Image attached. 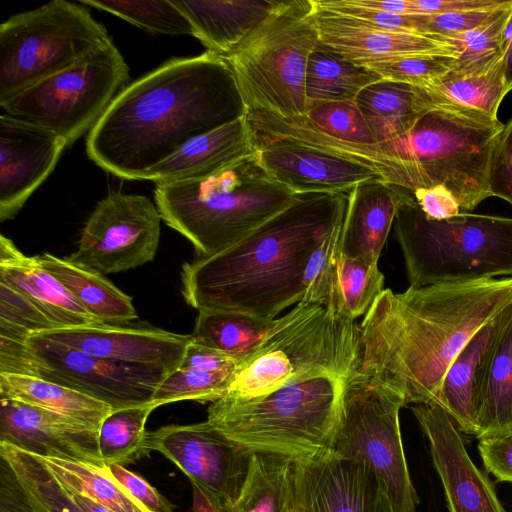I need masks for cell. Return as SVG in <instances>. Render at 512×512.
I'll return each mask as SVG.
<instances>
[{"instance_id":"cell-60","label":"cell","mask_w":512,"mask_h":512,"mask_svg":"<svg viewBox=\"0 0 512 512\" xmlns=\"http://www.w3.org/2000/svg\"><path fill=\"white\" fill-rule=\"evenodd\" d=\"M496 148L506 152H512V119L505 125Z\"/></svg>"},{"instance_id":"cell-11","label":"cell","mask_w":512,"mask_h":512,"mask_svg":"<svg viewBox=\"0 0 512 512\" xmlns=\"http://www.w3.org/2000/svg\"><path fill=\"white\" fill-rule=\"evenodd\" d=\"M81 3L52 0L0 25V103L112 43Z\"/></svg>"},{"instance_id":"cell-1","label":"cell","mask_w":512,"mask_h":512,"mask_svg":"<svg viewBox=\"0 0 512 512\" xmlns=\"http://www.w3.org/2000/svg\"><path fill=\"white\" fill-rule=\"evenodd\" d=\"M512 303V277L383 289L360 329L359 371L408 404H435L458 353Z\"/></svg>"},{"instance_id":"cell-35","label":"cell","mask_w":512,"mask_h":512,"mask_svg":"<svg viewBox=\"0 0 512 512\" xmlns=\"http://www.w3.org/2000/svg\"><path fill=\"white\" fill-rule=\"evenodd\" d=\"M507 433H512V306L491 360L475 436Z\"/></svg>"},{"instance_id":"cell-25","label":"cell","mask_w":512,"mask_h":512,"mask_svg":"<svg viewBox=\"0 0 512 512\" xmlns=\"http://www.w3.org/2000/svg\"><path fill=\"white\" fill-rule=\"evenodd\" d=\"M402 193L403 188L380 180L361 183L348 193L340 235L345 255L378 265Z\"/></svg>"},{"instance_id":"cell-43","label":"cell","mask_w":512,"mask_h":512,"mask_svg":"<svg viewBox=\"0 0 512 512\" xmlns=\"http://www.w3.org/2000/svg\"><path fill=\"white\" fill-rule=\"evenodd\" d=\"M306 116L320 130L335 138L358 144H377L356 99L315 103Z\"/></svg>"},{"instance_id":"cell-50","label":"cell","mask_w":512,"mask_h":512,"mask_svg":"<svg viewBox=\"0 0 512 512\" xmlns=\"http://www.w3.org/2000/svg\"><path fill=\"white\" fill-rule=\"evenodd\" d=\"M241 360L192 340L180 366L210 373H233Z\"/></svg>"},{"instance_id":"cell-30","label":"cell","mask_w":512,"mask_h":512,"mask_svg":"<svg viewBox=\"0 0 512 512\" xmlns=\"http://www.w3.org/2000/svg\"><path fill=\"white\" fill-rule=\"evenodd\" d=\"M356 102L379 145L405 137L428 109L417 87L384 79L363 89Z\"/></svg>"},{"instance_id":"cell-18","label":"cell","mask_w":512,"mask_h":512,"mask_svg":"<svg viewBox=\"0 0 512 512\" xmlns=\"http://www.w3.org/2000/svg\"><path fill=\"white\" fill-rule=\"evenodd\" d=\"M342 222L311 256L305 272L302 301L320 305L336 317L356 321L366 314L382 292L384 275L378 265L342 252Z\"/></svg>"},{"instance_id":"cell-27","label":"cell","mask_w":512,"mask_h":512,"mask_svg":"<svg viewBox=\"0 0 512 512\" xmlns=\"http://www.w3.org/2000/svg\"><path fill=\"white\" fill-rule=\"evenodd\" d=\"M0 283L17 290L61 327L102 325L38 262L0 236Z\"/></svg>"},{"instance_id":"cell-42","label":"cell","mask_w":512,"mask_h":512,"mask_svg":"<svg viewBox=\"0 0 512 512\" xmlns=\"http://www.w3.org/2000/svg\"><path fill=\"white\" fill-rule=\"evenodd\" d=\"M233 373H210L179 366L156 388L151 403L159 406L183 400L215 402L227 391Z\"/></svg>"},{"instance_id":"cell-8","label":"cell","mask_w":512,"mask_h":512,"mask_svg":"<svg viewBox=\"0 0 512 512\" xmlns=\"http://www.w3.org/2000/svg\"><path fill=\"white\" fill-rule=\"evenodd\" d=\"M403 138L381 145L399 158L409 188L445 186L464 213L491 197L489 173L503 125L481 112L429 104Z\"/></svg>"},{"instance_id":"cell-54","label":"cell","mask_w":512,"mask_h":512,"mask_svg":"<svg viewBox=\"0 0 512 512\" xmlns=\"http://www.w3.org/2000/svg\"><path fill=\"white\" fill-rule=\"evenodd\" d=\"M422 15H436L478 9L495 8L509 0H413Z\"/></svg>"},{"instance_id":"cell-47","label":"cell","mask_w":512,"mask_h":512,"mask_svg":"<svg viewBox=\"0 0 512 512\" xmlns=\"http://www.w3.org/2000/svg\"><path fill=\"white\" fill-rule=\"evenodd\" d=\"M509 2L510 0L505 5ZM505 5L488 9L428 15L427 36L438 39L466 33L485 23L496 10Z\"/></svg>"},{"instance_id":"cell-49","label":"cell","mask_w":512,"mask_h":512,"mask_svg":"<svg viewBox=\"0 0 512 512\" xmlns=\"http://www.w3.org/2000/svg\"><path fill=\"white\" fill-rule=\"evenodd\" d=\"M478 449L487 471L512 483V433L480 439Z\"/></svg>"},{"instance_id":"cell-48","label":"cell","mask_w":512,"mask_h":512,"mask_svg":"<svg viewBox=\"0 0 512 512\" xmlns=\"http://www.w3.org/2000/svg\"><path fill=\"white\" fill-rule=\"evenodd\" d=\"M113 477L149 512H174L172 504L140 475L123 465H107Z\"/></svg>"},{"instance_id":"cell-14","label":"cell","mask_w":512,"mask_h":512,"mask_svg":"<svg viewBox=\"0 0 512 512\" xmlns=\"http://www.w3.org/2000/svg\"><path fill=\"white\" fill-rule=\"evenodd\" d=\"M403 401L369 384L360 371L344 400L333 451L375 476L393 512H416L419 503L402 444L399 411Z\"/></svg>"},{"instance_id":"cell-36","label":"cell","mask_w":512,"mask_h":512,"mask_svg":"<svg viewBox=\"0 0 512 512\" xmlns=\"http://www.w3.org/2000/svg\"><path fill=\"white\" fill-rule=\"evenodd\" d=\"M33 455L70 493L88 497L114 512H149L113 477L107 465Z\"/></svg>"},{"instance_id":"cell-28","label":"cell","mask_w":512,"mask_h":512,"mask_svg":"<svg viewBox=\"0 0 512 512\" xmlns=\"http://www.w3.org/2000/svg\"><path fill=\"white\" fill-rule=\"evenodd\" d=\"M171 1L207 51L225 58L266 19L278 0Z\"/></svg>"},{"instance_id":"cell-13","label":"cell","mask_w":512,"mask_h":512,"mask_svg":"<svg viewBox=\"0 0 512 512\" xmlns=\"http://www.w3.org/2000/svg\"><path fill=\"white\" fill-rule=\"evenodd\" d=\"M169 372L163 367L105 360L36 334L23 340L0 337V373L50 381L102 401L113 410L151 403Z\"/></svg>"},{"instance_id":"cell-32","label":"cell","mask_w":512,"mask_h":512,"mask_svg":"<svg viewBox=\"0 0 512 512\" xmlns=\"http://www.w3.org/2000/svg\"><path fill=\"white\" fill-rule=\"evenodd\" d=\"M286 319L287 314L265 320L237 312L200 310L191 337L198 344L243 359Z\"/></svg>"},{"instance_id":"cell-33","label":"cell","mask_w":512,"mask_h":512,"mask_svg":"<svg viewBox=\"0 0 512 512\" xmlns=\"http://www.w3.org/2000/svg\"><path fill=\"white\" fill-rule=\"evenodd\" d=\"M426 105L447 104L481 112L498 119L499 106L508 93L503 59L492 69L479 74L442 78L418 87Z\"/></svg>"},{"instance_id":"cell-5","label":"cell","mask_w":512,"mask_h":512,"mask_svg":"<svg viewBox=\"0 0 512 512\" xmlns=\"http://www.w3.org/2000/svg\"><path fill=\"white\" fill-rule=\"evenodd\" d=\"M358 374L307 378L248 400L220 398L209 406L207 421L254 453L316 458L333 450L345 396Z\"/></svg>"},{"instance_id":"cell-53","label":"cell","mask_w":512,"mask_h":512,"mask_svg":"<svg viewBox=\"0 0 512 512\" xmlns=\"http://www.w3.org/2000/svg\"><path fill=\"white\" fill-rule=\"evenodd\" d=\"M489 190L491 196L499 197L512 206V152L497 149L489 173Z\"/></svg>"},{"instance_id":"cell-20","label":"cell","mask_w":512,"mask_h":512,"mask_svg":"<svg viewBox=\"0 0 512 512\" xmlns=\"http://www.w3.org/2000/svg\"><path fill=\"white\" fill-rule=\"evenodd\" d=\"M66 142L53 131L0 115V221L12 219L54 170Z\"/></svg>"},{"instance_id":"cell-37","label":"cell","mask_w":512,"mask_h":512,"mask_svg":"<svg viewBox=\"0 0 512 512\" xmlns=\"http://www.w3.org/2000/svg\"><path fill=\"white\" fill-rule=\"evenodd\" d=\"M294 461L254 453L243 490L227 512H292Z\"/></svg>"},{"instance_id":"cell-15","label":"cell","mask_w":512,"mask_h":512,"mask_svg":"<svg viewBox=\"0 0 512 512\" xmlns=\"http://www.w3.org/2000/svg\"><path fill=\"white\" fill-rule=\"evenodd\" d=\"M161 219L148 197L111 192L90 214L68 258L104 275L143 266L156 255Z\"/></svg>"},{"instance_id":"cell-39","label":"cell","mask_w":512,"mask_h":512,"mask_svg":"<svg viewBox=\"0 0 512 512\" xmlns=\"http://www.w3.org/2000/svg\"><path fill=\"white\" fill-rule=\"evenodd\" d=\"M0 457L15 473L35 512H80L68 492L32 453L0 441Z\"/></svg>"},{"instance_id":"cell-38","label":"cell","mask_w":512,"mask_h":512,"mask_svg":"<svg viewBox=\"0 0 512 512\" xmlns=\"http://www.w3.org/2000/svg\"><path fill=\"white\" fill-rule=\"evenodd\" d=\"M512 11V0L479 27L436 40L456 47L459 56L449 72L456 76L484 73L503 59V32Z\"/></svg>"},{"instance_id":"cell-59","label":"cell","mask_w":512,"mask_h":512,"mask_svg":"<svg viewBox=\"0 0 512 512\" xmlns=\"http://www.w3.org/2000/svg\"><path fill=\"white\" fill-rule=\"evenodd\" d=\"M370 512H393L385 492L378 486Z\"/></svg>"},{"instance_id":"cell-29","label":"cell","mask_w":512,"mask_h":512,"mask_svg":"<svg viewBox=\"0 0 512 512\" xmlns=\"http://www.w3.org/2000/svg\"><path fill=\"white\" fill-rule=\"evenodd\" d=\"M40 265L51 273L96 319L105 324H126L137 319L132 298L104 274L50 253L37 255Z\"/></svg>"},{"instance_id":"cell-17","label":"cell","mask_w":512,"mask_h":512,"mask_svg":"<svg viewBox=\"0 0 512 512\" xmlns=\"http://www.w3.org/2000/svg\"><path fill=\"white\" fill-rule=\"evenodd\" d=\"M411 411L429 441L449 512H507L489 477L471 460L451 417L437 404H415Z\"/></svg>"},{"instance_id":"cell-34","label":"cell","mask_w":512,"mask_h":512,"mask_svg":"<svg viewBox=\"0 0 512 512\" xmlns=\"http://www.w3.org/2000/svg\"><path fill=\"white\" fill-rule=\"evenodd\" d=\"M382 78L367 69L319 45L310 55L305 78L308 106L356 99L369 85Z\"/></svg>"},{"instance_id":"cell-23","label":"cell","mask_w":512,"mask_h":512,"mask_svg":"<svg viewBox=\"0 0 512 512\" xmlns=\"http://www.w3.org/2000/svg\"><path fill=\"white\" fill-rule=\"evenodd\" d=\"M315 21L320 45L363 67L423 55L459 56L456 47L449 43L369 27L316 5Z\"/></svg>"},{"instance_id":"cell-24","label":"cell","mask_w":512,"mask_h":512,"mask_svg":"<svg viewBox=\"0 0 512 512\" xmlns=\"http://www.w3.org/2000/svg\"><path fill=\"white\" fill-rule=\"evenodd\" d=\"M512 303L484 324L458 353L441 382L436 403L467 434L476 433L491 360Z\"/></svg>"},{"instance_id":"cell-6","label":"cell","mask_w":512,"mask_h":512,"mask_svg":"<svg viewBox=\"0 0 512 512\" xmlns=\"http://www.w3.org/2000/svg\"><path fill=\"white\" fill-rule=\"evenodd\" d=\"M246 119L260 163L296 194L349 193L374 180L408 189L402 161L379 144L330 136L306 114L284 117L249 109Z\"/></svg>"},{"instance_id":"cell-40","label":"cell","mask_w":512,"mask_h":512,"mask_svg":"<svg viewBox=\"0 0 512 512\" xmlns=\"http://www.w3.org/2000/svg\"><path fill=\"white\" fill-rule=\"evenodd\" d=\"M156 407L152 403L113 410L98 433L101 457L107 464H129L146 456L145 428Z\"/></svg>"},{"instance_id":"cell-58","label":"cell","mask_w":512,"mask_h":512,"mask_svg":"<svg viewBox=\"0 0 512 512\" xmlns=\"http://www.w3.org/2000/svg\"><path fill=\"white\" fill-rule=\"evenodd\" d=\"M68 492V491H67ZM72 501L75 503L80 512H114L108 507L79 494L70 493Z\"/></svg>"},{"instance_id":"cell-46","label":"cell","mask_w":512,"mask_h":512,"mask_svg":"<svg viewBox=\"0 0 512 512\" xmlns=\"http://www.w3.org/2000/svg\"><path fill=\"white\" fill-rule=\"evenodd\" d=\"M456 57L448 55H423L402 58L366 67L382 79L423 87L449 73Z\"/></svg>"},{"instance_id":"cell-56","label":"cell","mask_w":512,"mask_h":512,"mask_svg":"<svg viewBox=\"0 0 512 512\" xmlns=\"http://www.w3.org/2000/svg\"><path fill=\"white\" fill-rule=\"evenodd\" d=\"M192 486V505L187 512H227L223 507L209 497L198 485Z\"/></svg>"},{"instance_id":"cell-51","label":"cell","mask_w":512,"mask_h":512,"mask_svg":"<svg viewBox=\"0 0 512 512\" xmlns=\"http://www.w3.org/2000/svg\"><path fill=\"white\" fill-rule=\"evenodd\" d=\"M412 195L420 209L430 219L443 220L461 213L457 199L443 185L418 188Z\"/></svg>"},{"instance_id":"cell-44","label":"cell","mask_w":512,"mask_h":512,"mask_svg":"<svg viewBox=\"0 0 512 512\" xmlns=\"http://www.w3.org/2000/svg\"><path fill=\"white\" fill-rule=\"evenodd\" d=\"M56 328L60 327L31 300L0 283V337L23 340Z\"/></svg>"},{"instance_id":"cell-4","label":"cell","mask_w":512,"mask_h":512,"mask_svg":"<svg viewBox=\"0 0 512 512\" xmlns=\"http://www.w3.org/2000/svg\"><path fill=\"white\" fill-rule=\"evenodd\" d=\"M296 195L266 171L256 150L211 176L159 183L154 191L162 220L190 241L194 259L235 245Z\"/></svg>"},{"instance_id":"cell-19","label":"cell","mask_w":512,"mask_h":512,"mask_svg":"<svg viewBox=\"0 0 512 512\" xmlns=\"http://www.w3.org/2000/svg\"><path fill=\"white\" fill-rule=\"evenodd\" d=\"M36 335L105 360L169 371L181 365L192 341L191 334H177L147 323L61 327Z\"/></svg>"},{"instance_id":"cell-12","label":"cell","mask_w":512,"mask_h":512,"mask_svg":"<svg viewBox=\"0 0 512 512\" xmlns=\"http://www.w3.org/2000/svg\"><path fill=\"white\" fill-rule=\"evenodd\" d=\"M129 79V67L112 43L0 103L2 113L59 135L73 144L98 123Z\"/></svg>"},{"instance_id":"cell-31","label":"cell","mask_w":512,"mask_h":512,"mask_svg":"<svg viewBox=\"0 0 512 512\" xmlns=\"http://www.w3.org/2000/svg\"><path fill=\"white\" fill-rule=\"evenodd\" d=\"M0 397L56 413L99 430L113 408L68 387L28 375L0 373Z\"/></svg>"},{"instance_id":"cell-2","label":"cell","mask_w":512,"mask_h":512,"mask_svg":"<svg viewBox=\"0 0 512 512\" xmlns=\"http://www.w3.org/2000/svg\"><path fill=\"white\" fill-rule=\"evenodd\" d=\"M246 113L225 58H173L122 89L88 133L86 152L117 177L144 180L191 139Z\"/></svg>"},{"instance_id":"cell-21","label":"cell","mask_w":512,"mask_h":512,"mask_svg":"<svg viewBox=\"0 0 512 512\" xmlns=\"http://www.w3.org/2000/svg\"><path fill=\"white\" fill-rule=\"evenodd\" d=\"M98 433L56 413L0 397V441L32 454L104 466Z\"/></svg>"},{"instance_id":"cell-57","label":"cell","mask_w":512,"mask_h":512,"mask_svg":"<svg viewBox=\"0 0 512 512\" xmlns=\"http://www.w3.org/2000/svg\"><path fill=\"white\" fill-rule=\"evenodd\" d=\"M503 61L507 91L512 90V11L503 32Z\"/></svg>"},{"instance_id":"cell-41","label":"cell","mask_w":512,"mask_h":512,"mask_svg":"<svg viewBox=\"0 0 512 512\" xmlns=\"http://www.w3.org/2000/svg\"><path fill=\"white\" fill-rule=\"evenodd\" d=\"M79 3L109 12L150 33L192 35L189 21L171 0H80Z\"/></svg>"},{"instance_id":"cell-3","label":"cell","mask_w":512,"mask_h":512,"mask_svg":"<svg viewBox=\"0 0 512 512\" xmlns=\"http://www.w3.org/2000/svg\"><path fill=\"white\" fill-rule=\"evenodd\" d=\"M348 193H303L247 237L206 259L184 263L188 305L273 320L302 301L309 260L343 221Z\"/></svg>"},{"instance_id":"cell-7","label":"cell","mask_w":512,"mask_h":512,"mask_svg":"<svg viewBox=\"0 0 512 512\" xmlns=\"http://www.w3.org/2000/svg\"><path fill=\"white\" fill-rule=\"evenodd\" d=\"M394 232L410 286L512 276V218L463 212L430 219L403 189Z\"/></svg>"},{"instance_id":"cell-9","label":"cell","mask_w":512,"mask_h":512,"mask_svg":"<svg viewBox=\"0 0 512 512\" xmlns=\"http://www.w3.org/2000/svg\"><path fill=\"white\" fill-rule=\"evenodd\" d=\"M360 349L356 321L301 301L280 327L241 360L222 398L248 400L295 381L350 373L360 367Z\"/></svg>"},{"instance_id":"cell-52","label":"cell","mask_w":512,"mask_h":512,"mask_svg":"<svg viewBox=\"0 0 512 512\" xmlns=\"http://www.w3.org/2000/svg\"><path fill=\"white\" fill-rule=\"evenodd\" d=\"M0 512H35L9 464L0 457Z\"/></svg>"},{"instance_id":"cell-45","label":"cell","mask_w":512,"mask_h":512,"mask_svg":"<svg viewBox=\"0 0 512 512\" xmlns=\"http://www.w3.org/2000/svg\"><path fill=\"white\" fill-rule=\"evenodd\" d=\"M317 8L376 29L427 36L428 15H397L356 4L353 0H314Z\"/></svg>"},{"instance_id":"cell-26","label":"cell","mask_w":512,"mask_h":512,"mask_svg":"<svg viewBox=\"0 0 512 512\" xmlns=\"http://www.w3.org/2000/svg\"><path fill=\"white\" fill-rule=\"evenodd\" d=\"M253 152L245 115L191 139L151 168L144 180L159 184L206 178Z\"/></svg>"},{"instance_id":"cell-55","label":"cell","mask_w":512,"mask_h":512,"mask_svg":"<svg viewBox=\"0 0 512 512\" xmlns=\"http://www.w3.org/2000/svg\"><path fill=\"white\" fill-rule=\"evenodd\" d=\"M356 4L397 15H422L413 0H353Z\"/></svg>"},{"instance_id":"cell-22","label":"cell","mask_w":512,"mask_h":512,"mask_svg":"<svg viewBox=\"0 0 512 512\" xmlns=\"http://www.w3.org/2000/svg\"><path fill=\"white\" fill-rule=\"evenodd\" d=\"M377 488L372 472L333 450L295 460L292 512H370Z\"/></svg>"},{"instance_id":"cell-16","label":"cell","mask_w":512,"mask_h":512,"mask_svg":"<svg viewBox=\"0 0 512 512\" xmlns=\"http://www.w3.org/2000/svg\"><path fill=\"white\" fill-rule=\"evenodd\" d=\"M161 453L225 510L239 498L254 452L228 439L207 420L147 431L145 453Z\"/></svg>"},{"instance_id":"cell-10","label":"cell","mask_w":512,"mask_h":512,"mask_svg":"<svg viewBox=\"0 0 512 512\" xmlns=\"http://www.w3.org/2000/svg\"><path fill=\"white\" fill-rule=\"evenodd\" d=\"M319 45L314 1L278 0L266 19L225 57L247 110L305 115L307 63Z\"/></svg>"}]
</instances>
